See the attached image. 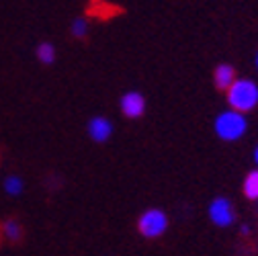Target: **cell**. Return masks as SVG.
Masks as SVG:
<instances>
[{"mask_svg": "<svg viewBox=\"0 0 258 256\" xmlns=\"http://www.w3.org/2000/svg\"><path fill=\"white\" fill-rule=\"evenodd\" d=\"M248 127H250L248 115L238 113L228 107L219 111L213 119V134L219 142H225V144H236L242 138H246Z\"/></svg>", "mask_w": 258, "mask_h": 256, "instance_id": "cell-1", "label": "cell"}, {"mask_svg": "<svg viewBox=\"0 0 258 256\" xmlns=\"http://www.w3.org/2000/svg\"><path fill=\"white\" fill-rule=\"evenodd\" d=\"M225 105L244 115L258 109V82L250 76H238L236 82L225 90Z\"/></svg>", "mask_w": 258, "mask_h": 256, "instance_id": "cell-2", "label": "cell"}, {"mask_svg": "<svg viewBox=\"0 0 258 256\" xmlns=\"http://www.w3.org/2000/svg\"><path fill=\"white\" fill-rule=\"evenodd\" d=\"M136 228L144 240H160L170 228V217L162 207H148L138 215Z\"/></svg>", "mask_w": 258, "mask_h": 256, "instance_id": "cell-3", "label": "cell"}, {"mask_svg": "<svg viewBox=\"0 0 258 256\" xmlns=\"http://www.w3.org/2000/svg\"><path fill=\"white\" fill-rule=\"evenodd\" d=\"M207 217L209 221L213 223L215 228L219 230H228L232 228L234 223L238 221V211H236V205L230 197H213L207 205Z\"/></svg>", "mask_w": 258, "mask_h": 256, "instance_id": "cell-4", "label": "cell"}, {"mask_svg": "<svg viewBox=\"0 0 258 256\" xmlns=\"http://www.w3.org/2000/svg\"><path fill=\"white\" fill-rule=\"evenodd\" d=\"M119 111L125 119L129 121H138L146 115L148 111V101L140 90H125L119 99Z\"/></svg>", "mask_w": 258, "mask_h": 256, "instance_id": "cell-5", "label": "cell"}, {"mask_svg": "<svg viewBox=\"0 0 258 256\" xmlns=\"http://www.w3.org/2000/svg\"><path fill=\"white\" fill-rule=\"evenodd\" d=\"M115 134V125L105 115H94L86 123V136L94 144H107Z\"/></svg>", "mask_w": 258, "mask_h": 256, "instance_id": "cell-6", "label": "cell"}, {"mask_svg": "<svg viewBox=\"0 0 258 256\" xmlns=\"http://www.w3.org/2000/svg\"><path fill=\"white\" fill-rule=\"evenodd\" d=\"M236 78H238V72H236V68L232 66V63H228V61H221V63H217V66L213 68V84L221 92L228 90L236 82Z\"/></svg>", "mask_w": 258, "mask_h": 256, "instance_id": "cell-7", "label": "cell"}, {"mask_svg": "<svg viewBox=\"0 0 258 256\" xmlns=\"http://www.w3.org/2000/svg\"><path fill=\"white\" fill-rule=\"evenodd\" d=\"M25 236V230H23V223L15 217H7L3 223H0V238L9 244H19Z\"/></svg>", "mask_w": 258, "mask_h": 256, "instance_id": "cell-8", "label": "cell"}, {"mask_svg": "<svg viewBox=\"0 0 258 256\" xmlns=\"http://www.w3.org/2000/svg\"><path fill=\"white\" fill-rule=\"evenodd\" d=\"M3 190H5L7 197H13V199L21 197V195L25 193V180H23V176L17 174V172L7 174V176L3 178Z\"/></svg>", "mask_w": 258, "mask_h": 256, "instance_id": "cell-9", "label": "cell"}, {"mask_svg": "<svg viewBox=\"0 0 258 256\" xmlns=\"http://www.w3.org/2000/svg\"><path fill=\"white\" fill-rule=\"evenodd\" d=\"M242 195L252 203L258 201V170L256 168H252V170H248L244 174V178H242Z\"/></svg>", "mask_w": 258, "mask_h": 256, "instance_id": "cell-10", "label": "cell"}, {"mask_svg": "<svg viewBox=\"0 0 258 256\" xmlns=\"http://www.w3.org/2000/svg\"><path fill=\"white\" fill-rule=\"evenodd\" d=\"M35 57L41 66H51V63L57 59V49L51 41H39L35 45Z\"/></svg>", "mask_w": 258, "mask_h": 256, "instance_id": "cell-11", "label": "cell"}, {"mask_svg": "<svg viewBox=\"0 0 258 256\" xmlns=\"http://www.w3.org/2000/svg\"><path fill=\"white\" fill-rule=\"evenodd\" d=\"M90 33V21L88 17H76L70 23V35L74 39H86Z\"/></svg>", "mask_w": 258, "mask_h": 256, "instance_id": "cell-12", "label": "cell"}, {"mask_svg": "<svg viewBox=\"0 0 258 256\" xmlns=\"http://www.w3.org/2000/svg\"><path fill=\"white\" fill-rule=\"evenodd\" d=\"M240 234L246 236V238L252 234V226H250V223H240Z\"/></svg>", "mask_w": 258, "mask_h": 256, "instance_id": "cell-13", "label": "cell"}, {"mask_svg": "<svg viewBox=\"0 0 258 256\" xmlns=\"http://www.w3.org/2000/svg\"><path fill=\"white\" fill-rule=\"evenodd\" d=\"M252 160H254V168L258 170V144H256L254 150H252Z\"/></svg>", "mask_w": 258, "mask_h": 256, "instance_id": "cell-14", "label": "cell"}, {"mask_svg": "<svg viewBox=\"0 0 258 256\" xmlns=\"http://www.w3.org/2000/svg\"><path fill=\"white\" fill-rule=\"evenodd\" d=\"M254 68H256V72H258V51L254 53Z\"/></svg>", "mask_w": 258, "mask_h": 256, "instance_id": "cell-15", "label": "cell"}, {"mask_svg": "<svg viewBox=\"0 0 258 256\" xmlns=\"http://www.w3.org/2000/svg\"><path fill=\"white\" fill-rule=\"evenodd\" d=\"M256 205H258V201H256Z\"/></svg>", "mask_w": 258, "mask_h": 256, "instance_id": "cell-16", "label": "cell"}]
</instances>
